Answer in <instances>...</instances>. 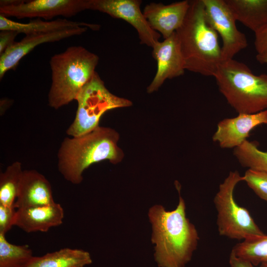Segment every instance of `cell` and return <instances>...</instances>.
I'll list each match as a JSON object with an SVG mask.
<instances>
[{
  "label": "cell",
  "instance_id": "cell-1",
  "mask_svg": "<svg viewBox=\"0 0 267 267\" xmlns=\"http://www.w3.org/2000/svg\"><path fill=\"white\" fill-rule=\"evenodd\" d=\"M151 241L155 258L161 267H184L191 259L199 240L198 231L186 216V205L179 195L175 209L167 211L160 205L150 208Z\"/></svg>",
  "mask_w": 267,
  "mask_h": 267
},
{
  "label": "cell",
  "instance_id": "cell-2",
  "mask_svg": "<svg viewBox=\"0 0 267 267\" xmlns=\"http://www.w3.org/2000/svg\"><path fill=\"white\" fill-rule=\"evenodd\" d=\"M119 138L114 129L100 126L82 135L65 137L57 153L58 171L66 180L78 184L91 165L105 160L121 162L124 153L118 144Z\"/></svg>",
  "mask_w": 267,
  "mask_h": 267
},
{
  "label": "cell",
  "instance_id": "cell-3",
  "mask_svg": "<svg viewBox=\"0 0 267 267\" xmlns=\"http://www.w3.org/2000/svg\"><path fill=\"white\" fill-rule=\"evenodd\" d=\"M189 1L183 22L176 31L185 69L214 76L223 61L218 34L207 21L203 0Z\"/></svg>",
  "mask_w": 267,
  "mask_h": 267
},
{
  "label": "cell",
  "instance_id": "cell-4",
  "mask_svg": "<svg viewBox=\"0 0 267 267\" xmlns=\"http://www.w3.org/2000/svg\"><path fill=\"white\" fill-rule=\"evenodd\" d=\"M98 61L96 54L81 45L71 46L52 56L49 61L52 82L48 105L58 109L75 100L95 72Z\"/></svg>",
  "mask_w": 267,
  "mask_h": 267
},
{
  "label": "cell",
  "instance_id": "cell-5",
  "mask_svg": "<svg viewBox=\"0 0 267 267\" xmlns=\"http://www.w3.org/2000/svg\"><path fill=\"white\" fill-rule=\"evenodd\" d=\"M214 77L219 90L238 114H255L267 109V74L256 75L244 63L223 60Z\"/></svg>",
  "mask_w": 267,
  "mask_h": 267
},
{
  "label": "cell",
  "instance_id": "cell-6",
  "mask_svg": "<svg viewBox=\"0 0 267 267\" xmlns=\"http://www.w3.org/2000/svg\"><path fill=\"white\" fill-rule=\"evenodd\" d=\"M75 100L78 103L76 116L66 131L72 137L82 135L98 127L100 119L106 112L133 105L131 100L111 93L96 72L80 91Z\"/></svg>",
  "mask_w": 267,
  "mask_h": 267
},
{
  "label": "cell",
  "instance_id": "cell-7",
  "mask_svg": "<svg viewBox=\"0 0 267 267\" xmlns=\"http://www.w3.org/2000/svg\"><path fill=\"white\" fill-rule=\"evenodd\" d=\"M243 181L237 171L230 172L219 185L214 198L217 213V225L220 235L232 239L245 240L265 234L255 222L249 211L239 206L234 197L236 185Z\"/></svg>",
  "mask_w": 267,
  "mask_h": 267
},
{
  "label": "cell",
  "instance_id": "cell-8",
  "mask_svg": "<svg viewBox=\"0 0 267 267\" xmlns=\"http://www.w3.org/2000/svg\"><path fill=\"white\" fill-rule=\"evenodd\" d=\"M85 10L87 0H2L0 2V15L18 19L69 17Z\"/></svg>",
  "mask_w": 267,
  "mask_h": 267
},
{
  "label": "cell",
  "instance_id": "cell-9",
  "mask_svg": "<svg viewBox=\"0 0 267 267\" xmlns=\"http://www.w3.org/2000/svg\"><path fill=\"white\" fill-rule=\"evenodd\" d=\"M207 22L222 39L223 60L233 59L247 46L245 35L238 30L235 19L225 0H202Z\"/></svg>",
  "mask_w": 267,
  "mask_h": 267
},
{
  "label": "cell",
  "instance_id": "cell-10",
  "mask_svg": "<svg viewBox=\"0 0 267 267\" xmlns=\"http://www.w3.org/2000/svg\"><path fill=\"white\" fill-rule=\"evenodd\" d=\"M140 0H87V9L99 11L130 24L137 31L140 44L152 47L160 35L148 24L141 11Z\"/></svg>",
  "mask_w": 267,
  "mask_h": 267
},
{
  "label": "cell",
  "instance_id": "cell-11",
  "mask_svg": "<svg viewBox=\"0 0 267 267\" xmlns=\"http://www.w3.org/2000/svg\"><path fill=\"white\" fill-rule=\"evenodd\" d=\"M152 48V55L157 61V70L147 88L148 93L158 90L166 80L183 75L185 70L176 32L163 41L157 42Z\"/></svg>",
  "mask_w": 267,
  "mask_h": 267
},
{
  "label": "cell",
  "instance_id": "cell-12",
  "mask_svg": "<svg viewBox=\"0 0 267 267\" xmlns=\"http://www.w3.org/2000/svg\"><path fill=\"white\" fill-rule=\"evenodd\" d=\"M88 28L77 27L47 33L25 35L0 55V79L8 70L15 68L20 60L36 46L46 43L59 41L86 32Z\"/></svg>",
  "mask_w": 267,
  "mask_h": 267
},
{
  "label": "cell",
  "instance_id": "cell-13",
  "mask_svg": "<svg viewBox=\"0 0 267 267\" xmlns=\"http://www.w3.org/2000/svg\"><path fill=\"white\" fill-rule=\"evenodd\" d=\"M262 124L267 125V110L255 114H238L221 121L212 139L221 148H235L247 140L253 129Z\"/></svg>",
  "mask_w": 267,
  "mask_h": 267
},
{
  "label": "cell",
  "instance_id": "cell-14",
  "mask_svg": "<svg viewBox=\"0 0 267 267\" xmlns=\"http://www.w3.org/2000/svg\"><path fill=\"white\" fill-rule=\"evenodd\" d=\"M189 7V0L168 5L151 2L145 6L143 14L150 27L160 32L166 39L181 26Z\"/></svg>",
  "mask_w": 267,
  "mask_h": 267
},
{
  "label": "cell",
  "instance_id": "cell-15",
  "mask_svg": "<svg viewBox=\"0 0 267 267\" xmlns=\"http://www.w3.org/2000/svg\"><path fill=\"white\" fill-rule=\"evenodd\" d=\"M51 184L35 170H24L14 206L20 208L54 204Z\"/></svg>",
  "mask_w": 267,
  "mask_h": 267
},
{
  "label": "cell",
  "instance_id": "cell-16",
  "mask_svg": "<svg viewBox=\"0 0 267 267\" xmlns=\"http://www.w3.org/2000/svg\"><path fill=\"white\" fill-rule=\"evenodd\" d=\"M64 212L57 203L42 206L18 209L14 225L27 233L46 232L62 223Z\"/></svg>",
  "mask_w": 267,
  "mask_h": 267
},
{
  "label": "cell",
  "instance_id": "cell-17",
  "mask_svg": "<svg viewBox=\"0 0 267 267\" xmlns=\"http://www.w3.org/2000/svg\"><path fill=\"white\" fill-rule=\"evenodd\" d=\"M77 27H86L93 30H97L100 26L60 18L49 21L42 20L38 18L28 23H20L0 15V31L12 30L16 31L18 34H24L25 35L47 33Z\"/></svg>",
  "mask_w": 267,
  "mask_h": 267
},
{
  "label": "cell",
  "instance_id": "cell-18",
  "mask_svg": "<svg viewBox=\"0 0 267 267\" xmlns=\"http://www.w3.org/2000/svg\"><path fill=\"white\" fill-rule=\"evenodd\" d=\"M236 21L254 33L267 25V0H225Z\"/></svg>",
  "mask_w": 267,
  "mask_h": 267
},
{
  "label": "cell",
  "instance_id": "cell-19",
  "mask_svg": "<svg viewBox=\"0 0 267 267\" xmlns=\"http://www.w3.org/2000/svg\"><path fill=\"white\" fill-rule=\"evenodd\" d=\"M91 263L88 252L64 248L42 256H33L25 267H84Z\"/></svg>",
  "mask_w": 267,
  "mask_h": 267
},
{
  "label": "cell",
  "instance_id": "cell-20",
  "mask_svg": "<svg viewBox=\"0 0 267 267\" xmlns=\"http://www.w3.org/2000/svg\"><path fill=\"white\" fill-rule=\"evenodd\" d=\"M24 170L19 161L7 166L0 174V204L14 205Z\"/></svg>",
  "mask_w": 267,
  "mask_h": 267
},
{
  "label": "cell",
  "instance_id": "cell-21",
  "mask_svg": "<svg viewBox=\"0 0 267 267\" xmlns=\"http://www.w3.org/2000/svg\"><path fill=\"white\" fill-rule=\"evenodd\" d=\"M236 256L246 260L253 266L267 264V235L255 236L242 240L232 248Z\"/></svg>",
  "mask_w": 267,
  "mask_h": 267
},
{
  "label": "cell",
  "instance_id": "cell-22",
  "mask_svg": "<svg viewBox=\"0 0 267 267\" xmlns=\"http://www.w3.org/2000/svg\"><path fill=\"white\" fill-rule=\"evenodd\" d=\"M33 257L28 245L10 243L0 234V267H25Z\"/></svg>",
  "mask_w": 267,
  "mask_h": 267
},
{
  "label": "cell",
  "instance_id": "cell-23",
  "mask_svg": "<svg viewBox=\"0 0 267 267\" xmlns=\"http://www.w3.org/2000/svg\"><path fill=\"white\" fill-rule=\"evenodd\" d=\"M233 154L243 167L267 173V152L259 150L255 143L246 140Z\"/></svg>",
  "mask_w": 267,
  "mask_h": 267
},
{
  "label": "cell",
  "instance_id": "cell-24",
  "mask_svg": "<svg viewBox=\"0 0 267 267\" xmlns=\"http://www.w3.org/2000/svg\"><path fill=\"white\" fill-rule=\"evenodd\" d=\"M243 177V181L256 194L267 202V173L248 169Z\"/></svg>",
  "mask_w": 267,
  "mask_h": 267
},
{
  "label": "cell",
  "instance_id": "cell-25",
  "mask_svg": "<svg viewBox=\"0 0 267 267\" xmlns=\"http://www.w3.org/2000/svg\"><path fill=\"white\" fill-rule=\"evenodd\" d=\"M15 209L14 205L0 204V234L5 235L14 225L17 211Z\"/></svg>",
  "mask_w": 267,
  "mask_h": 267
},
{
  "label": "cell",
  "instance_id": "cell-26",
  "mask_svg": "<svg viewBox=\"0 0 267 267\" xmlns=\"http://www.w3.org/2000/svg\"><path fill=\"white\" fill-rule=\"evenodd\" d=\"M255 47L258 62L267 58V25L255 33Z\"/></svg>",
  "mask_w": 267,
  "mask_h": 267
},
{
  "label": "cell",
  "instance_id": "cell-27",
  "mask_svg": "<svg viewBox=\"0 0 267 267\" xmlns=\"http://www.w3.org/2000/svg\"><path fill=\"white\" fill-rule=\"evenodd\" d=\"M18 32L12 30H3L0 32V55L12 46L15 42Z\"/></svg>",
  "mask_w": 267,
  "mask_h": 267
},
{
  "label": "cell",
  "instance_id": "cell-28",
  "mask_svg": "<svg viewBox=\"0 0 267 267\" xmlns=\"http://www.w3.org/2000/svg\"><path fill=\"white\" fill-rule=\"evenodd\" d=\"M229 263L230 267H254L250 262L236 256L232 252H231Z\"/></svg>",
  "mask_w": 267,
  "mask_h": 267
},
{
  "label": "cell",
  "instance_id": "cell-29",
  "mask_svg": "<svg viewBox=\"0 0 267 267\" xmlns=\"http://www.w3.org/2000/svg\"><path fill=\"white\" fill-rule=\"evenodd\" d=\"M259 62L262 64H267V58L261 60Z\"/></svg>",
  "mask_w": 267,
  "mask_h": 267
},
{
  "label": "cell",
  "instance_id": "cell-30",
  "mask_svg": "<svg viewBox=\"0 0 267 267\" xmlns=\"http://www.w3.org/2000/svg\"><path fill=\"white\" fill-rule=\"evenodd\" d=\"M262 265H263L264 267H267V264H262Z\"/></svg>",
  "mask_w": 267,
  "mask_h": 267
},
{
  "label": "cell",
  "instance_id": "cell-31",
  "mask_svg": "<svg viewBox=\"0 0 267 267\" xmlns=\"http://www.w3.org/2000/svg\"><path fill=\"white\" fill-rule=\"evenodd\" d=\"M260 267H264L263 265H260Z\"/></svg>",
  "mask_w": 267,
  "mask_h": 267
}]
</instances>
